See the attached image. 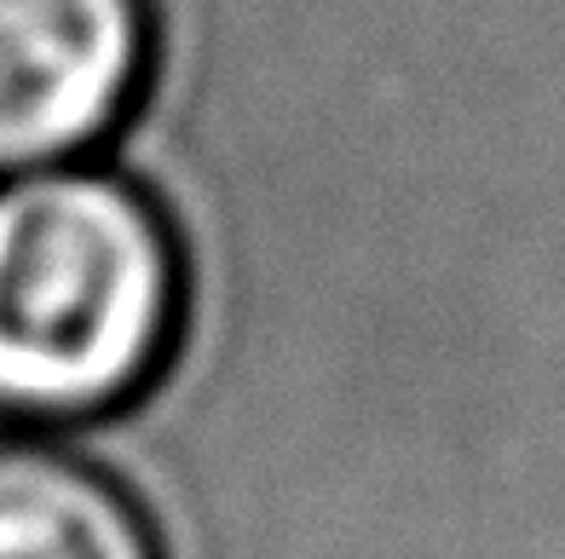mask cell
<instances>
[{
    "label": "cell",
    "instance_id": "cell-1",
    "mask_svg": "<svg viewBox=\"0 0 565 559\" xmlns=\"http://www.w3.org/2000/svg\"><path fill=\"white\" fill-rule=\"evenodd\" d=\"M162 219L93 162L0 180V421L105 416L173 323Z\"/></svg>",
    "mask_w": 565,
    "mask_h": 559
},
{
    "label": "cell",
    "instance_id": "cell-2",
    "mask_svg": "<svg viewBox=\"0 0 565 559\" xmlns=\"http://www.w3.org/2000/svg\"><path fill=\"white\" fill-rule=\"evenodd\" d=\"M139 64V0H0V180L93 157Z\"/></svg>",
    "mask_w": 565,
    "mask_h": 559
},
{
    "label": "cell",
    "instance_id": "cell-3",
    "mask_svg": "<svg viewBox=\"0 0 565 559\" xmlns=\"http://www.w3.org/2000/svg\"><path fill=\"white\" fill-rule=\"evenodd\" d=\"M0 559H150V542L93 467L0 421Z\"/></svg>",
    "mask_w": 565,
    "mask_h": 559
}]
</instances>
